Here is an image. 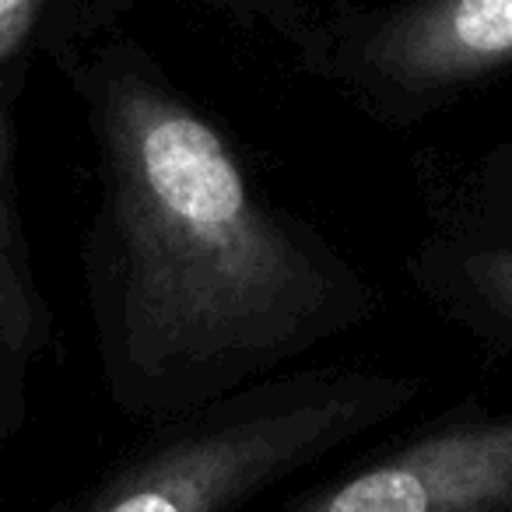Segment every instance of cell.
I'll use <instances>...</instances> for the list:
<instances>
[{"mask_svg": "<svg viewBox=\"0 0 512 512\" xmlns=\"http://www.w3.org/2000/svg\"><path fill=\"white\" fill-rule=\"evenodd\" d=\"M341 74L386 120H418L446 95L512 67V0H421L365 32Z\"/></svg>", "mask_w": 512, "mask_h": 512, "instance_id": "cell-4", "label": "cell"}, {"mask_svg": "<svg viewBox=\"0 0 512 512\" xmlns=\"http://www.w3.org/2000/svg\"><path fill=\"white\" fill-rule=\"evenodd\" d=\"M274 512H512V404L428 414Z\"/></svg>", "mask_w": 512, "mask_h": 512, "instance_id": "cell-3", "label": "cell"}, {"mask_svg": "<svg viewBox=\"0 0 512 512\" xmlns=\"http://www.w3.org/2000/svg\"><path fill=\"white\" fill-rule=\"evenodd\" d=\"M435 218L512 232V137L481 151L446 190L435 193Z\"/></svg>", "mask_w": 512, "mask_h": 512, "instance_id": "cell-7", "label": "cell"}, {"mask_svg": "<svg viewBox=\"0 0 512 512\" xmlns=\"http://www.w3.org/2000/svg\"><path fill=\"white\" fill-rule=\"evenodd\" d=\"M428 383L372 365H299L151 435L67 512H249L418 407Z\"/></svg>", "mask_w": 512, "mask_h": 512, "instance_id": "cell-2", "label": "cell"}, {"mask_svg": "<svg viewBox=\"0 0 512 512\" xmlns=\"http://www.w3.org/2000/svg\"><path fill=\"white\" fill-rule=\"evenodd\" d=\"M36 8L39 0H0V432H11L22 418L29 372L50 344V313L18 218L11 127L4 113V64L25 39Z\"/></svg>", "mask_w": 512, "mask_h": 512, "instance_id": "cell-6", "label": "cell"}, {"mask_svg": "<svg viewBox=\"0 0 512 512\" xmlns=\"http://www.w3.org/2000/svg\"><path fill=\"white\" fill-rule=\"evenodd\" d=\"M404 274L442 320L512 358V232L435 218L407 249Z\"/></svg>", "mask_w": 512, "mask_h": 512, "instance_id": "cell-5", "label": "cell"}, {"mask_svg": "<svg viewBox=\"0 0 512 512\" xmlns=\"http://www.w3.org/2000/svg\"><path fill=\"white\" fill-rule=\"evenodd\" d=\"M92 299L113 400L162 421L299 369L383 292L235 141L144 67L99 81Z\"/></svg>", "mask_w": 512, "mask_h": 512, "instance_id": "cell-1", "label": "cell"}]
</instances>
